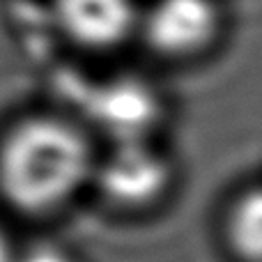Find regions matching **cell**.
<instances>
[{"mask_svg": "<svg viewBox=\"0 0 262 262\" xmlns=\"http://www.w3.org/2000/svg\"><path fill=\"white\" fill-rule=\"evenodd\" d=\"M95 159L85 136L55 115H30L0 138V195L23 214L64 207L92 180Z\"/></svg>", "mask_w": 262, "mask_h": 262, "instance_id": "6da1fadb", "label": "cell"}, {"mask_svg": "<svg viewBox=\"0 0 262 262\" xmlns=\"http://www.w3.org/2000/svg\"><path fill=\"white\" fill-rule=\"evenodd\" d=\"M99 191L120 207H145L159 200L172 180V166L147 138L115 140V147L95 166Z\"/></svg>", "mask_w": 262, "mask_h": 262, "instance_id": "7a4b0ae2", "label": "cell"}, {"mask_svg": "<svg viewBox=\"0 0 262 262\" xmlns=\"http://www.w3.org/2000/svg\"><path fill=\"white\" fill-rule=\"evenodd\" d=\"M0 262H16V249L3 228H0Z\"/></svg>", "mask_w": 262, "mask_h": 262, "instance_id": "ba28073f", "label": "cell"}, {"mask_svg": "<svg viewBox=\"0 0 262 262\" xmlns=\"http://www.w3.org/2000/svg\"><path fill=\"white\" fill-rule=\"evenodd\" d=\"M16 262H76V258L55 242H39L21 253L16 251Z\"/></svg>", "mask_w": 262, "mask_h": 262, "instance_id": "52a82bcc", "label": "cell"}, {"mask_svg": "<svg viewBox=\"0 0 262 262\" xmlns=\"http://www.w3.org/2000/svg\"><path fill=\"white\" fill-rule=\"evenodd\" d=\"M53 16L62 35L88 51L124 44L140 21L134 0H53Z\"/></svg>", "mask_w": 262, "mask_h": 262, "instance_id": "277c9868", "label": "cell"}, {"mask_svg": "<svg viewBox=\"0 0 262 262\" xmlns=\"http://www.w3.org/2000/svg\"><path fill=\"white\" fill-rule=\"evenodd\" d=\"M226 239L244 262H262V186L235 198L226 219Z\"/></svg>", "mask_w": 262, "mask_h": 262, "instance_id": "8992f818", "label": "cell"}, {"mask_svg": "<svg viewBox=\"0 0 262 262\" xmlns=\"http://www.w3.org/2000/svg\"><path fill=\"white\" fill-rule=\"evenodd\" d=\"M92 113L115 140L147 138V129L159 115V97L143 81L120 78L99 88Z\"/></svg>", "mask_w": 262, "mask_h": 262, "instance_id": "5b68a950", "label": "cell"}, {"mask_svg": "<svg viewBox=\"0 0 262 262\" xmlns=\"http://www.w3.org/2000/svg\"><path fill=\"white\" fill-rule=\"evenodd\" d=\"M138 23L159 55L189 58L219 35L221 9L216 0H154Z\"/></svg>", "mask_w": 262, "mask_h": 262, "instance_id": "3957f363", "label": "cell"}]
</instances>
